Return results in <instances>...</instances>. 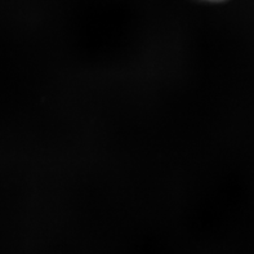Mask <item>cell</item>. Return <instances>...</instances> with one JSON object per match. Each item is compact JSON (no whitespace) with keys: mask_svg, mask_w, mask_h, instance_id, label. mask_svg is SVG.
<instances>
[{"mask_svg":"<svg viewBox=\"0 0 254 254\" xmlns=\"http://www.w3.org/2000/svg\"><path fill=\"white\" fill-rule=\"evenodd\" d=\"M206 1H219V0H206Z\"/></svg>","mask_w":254,"mask_h":254,"instance_id":"cell-1","label":"cell"}]
</instances>
